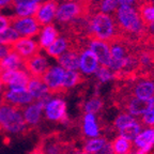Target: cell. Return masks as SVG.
Returning a JSON list of instances; mask_svg holds the SVG:
<instances>
[{
    "mask_svg": "<svg viewBox=\"0 0 154 154\" xmlns=\"http://www.w3.org/2000/svg\"><path fill=\"white\" fill-rule=\"evenodd\" d=\"M22 109L9 104L0 103V130L8 134L19 135L27 131Z\"/></svg>",
    "mask_w": 154,
    "mask_h": 154,
    "instance_id": "1",
    "label": "cell"
},
{
    "mask_svg": "<svg viewBox=\"0 0 154 154\" xmlns=\"http://www.w3.org/2000/svg\"><path fill=\"white\" fill-rule=\"evenodd\" d=\"M117 18L121 27L132 33H140L142 31V20L139 14L132 5H120L117 10Z\"/></svg>",
    "mask_w": 154,
    "mask_h": 154,
    "instance_id": "2",
    "label": "cell"
},
{
    "mask_svg": "<svg viewBox=\"0 0 154 154\" xmlns=\"http://www.w3.org/2000/svg\"><path fill=\"white\" fill-rule=\"evenodd\" d=\"M90 28L94 36L97 38V40L106 41L112 38L115 33V24L113 20L108 14L105 13H97L93 16Z\"/></svg>",
    "mask_w": 154,
    "mask_h": 154,
    "instance_id": "3",
    "label": "cell"
},
{
    "mask_svg": "<svg viewBox=\"0 0 154 154\" xmlns=\"http://www.w3.org/2000/svg\"><path fill=\"white\" fill-rule=\"evenodd\" d=\"M32 102L33 99L27 88H5L1 96V103L9 104L19 109L26 107Z\"/></svg>",
    "mask_w": 154,
    "mask_h": 154,
    "instance_id": "4",
    "label": "cell"
},
{
    "mask_svg": "<svg viewBox=\"0 0 154 154\" xmlns=\"http://www.w3.org/2000/svg\"><path fill=\"white\" fill-rule=\"evenodd\" d=\"M43 117L51 122H62L66 116V103L60 96H51L43 109Z\"/></svg>",
    "mask_w": 154,
    "mask_h": 154,
    "instance_id": "5",
    "label": "cell"
},
{
    "mask_svg": "<svg viewBox=\"0 0 154 154\" xmlns=\"http://www.w3.org/2000/svg\"><path fill=\"white\" fill-rule=\"evenodd\" d=\"M87 13H88V8L82 2L66 1L57 9L55 17L59 23H67L73 18L85 16Z\"/></svg>",
    "mask_w": 154,
    "mask_h": 154,
    "instance_id": "6",
    "label": "cell"
},
{
    "mask_svg": "<svg viewBox=\"0 0 154 154\" xmlns=\"http://www.w3.org/2000/svg\"><path fill=\"white\" fill-rule=\"evenodd\" d=\"M10 25L15 31L25 38H31L40 34L41 27H38L33 18L31 17H19L17 15L9 16Z\"/></svg>",
    "mask_w": 154,
    "mask_h": 154,
    "instance_id": "7",
    "label": "cell"
},
{
    "mask_svg": "<svg viewBox=\"0 0 154 154\" xmlns=\"http://www.w3.org/2000/svg\"><path fill=\"white\" fill-rule=\"evenodd\" d=\"M51 96L43 100H40V101L32 102L31 104H29L26 107L22 108L23 118H24V121L26 123L27 128L28 126L34 128L38 124H40V122L42 121V118H43V109L45 107L46 103L51 100Z\"/></svg>",
    "mask_w": 154,
    "mask_h": 154,
    "instance_id": "8",
    "label": "cell"
},
{
    "mask_svg": "<svg viewBox=\"0 0 154 154\" xmlns=\"http://www.w3.org/2000/svg\"><path fill=\"white\" fill-rule=\"evenodd\" d=\"M30 76L25 70L0 72V82L3 88H27Z\"/></svg>",
    "mask_w": 154,
    "mask_h": 154,
    "instance_id": "9",
    "label": "cell"
},
{
    "mask_svg": "<svg viewBox=\"0 0 154 154\" xmlns=\"http://www.w3.org/2000/svg\"><path fill=\"white\" fill-rule=\"evenodd\" d=\"M64 72L62 67L59 65H55V66H49L48 70L45 72V74L42 77V80L46 87L48 88L49 92L51 94L60 92L62 90V82H63V76H64Z\"/></svg>",
    "mask_w": 154,
    "mask_h": 154,
    "instance_id": "10",
    "label": "cell"
},
{
    "mask_svg": "<svg viewBox=\"0 0 154 154\" xmlns=\"http://www.w3.org/2000/svg\"><path fill=\"white\" fill-rule=\"evenodd\" d=\"M11 48H12V51L17 54L24 60H27L32 56L40 54L41 51L40 45L33 40L28 38H19L16 42L11 45Z\"/></svg>",
    "mask_w": 154,
    "mask_h": 154,
    "instance_id": "11",
    "label": "cell"
},
{
    "mask_svg": "<svg viewBox=\"0 0 154 154\" xmlns=\"http://www.w3.org/2000/svg\"><path fill=\"white\" fill-rule=\"evenodd\" d=\"M48 67H49V63L47 59L41 54L32 56L24 62V70L28 73L30 77L42 78L45 72L48 70Z\"/></svg>",
    "mask_w": 154,
    "mask_h": 154,
    "instance_id": "12",
    "label": "cell"
},
{
    "mask_svg": "<svg viewBox=\"0 0 154 154\" xmlns=\"http://www.w3.org/2000/svg\"><path fill=\"white\" fill-rule=\"evenodd\" d=\"M57 9L58 0H47L40 5L38 12L33 15L32 18L35 20L38 27H43L45 25L51 24V22L56 15Z\"/></svg>",
    "mask_w": 154,
    "mask_h": 154,
    "instance_id": "13",
    "label": "cell"
},
{
    "mask_svg": "<svg viewBox=\"0 0 154 154\" xmlns=\"http://www.w3.org/2000/svg\"><path fill=\"white\" fill-rule=\"evenodd\" d=\"M100 62L97 58L90 49H85L79 53V69L80 74L92 75L99 69Z\"/></svg>",
    "mask_w": 154,
    "mask_h": 154,
    "instance_id": "14",
    "label": "cell"
},
{
    "mask_svg": "<svg viewBox=\"0 0 154 154\" xmlns=\"http://www.w3.org/2000/svg\"><path fill=\"white\" fill-rule=\"evenodd\" d=\"M27 90L33 99V102L40 101V100L46 99L53 95L42 80V78H38V77H30L28 85H27Z\"/></svg>",
    "mask_w": 154,
    "mask_h": 154,
    "instance_id": "15",
    "label": "cell"
},
{
    "mask_svg": "<svg viewBox=\"0 0 154 154\" xmlns=\"http://www.w3.org/2000/svg\"><path fill=\"white\" fill-rule=\"evenodd\" d=\"M89 49L97 58L100 65L107 67V65H108L109 61L111 59L110 48H109L108 43H106L105 41H102V40H97V38L92 40L91 43H90Z\"/></svg>",
    "mask_w": 154,
    "mask_h": 154,
    "instance_id": "16",
    "label": "cell"
},
{
    "mask_svg": "<svg viewBox=\"0 0 154 154\" xmlns=\"http://www.w3.org/2000/svg\"><path fill=\"white\" fill-rule=\"evenodd\" d=\"M59 66L64 71H78L79 69V53L73 48H69L66 51L57 58Z\"/></svg>",
    "mask_w": 154,
    "mask_h": 154,
    "instance_id": "17",
    "label": "cell"
},
{
    "mask_svg": "<svg viewBox=\"0 0 154 154\" xmlns=\"http://www.w3.org/2000/svg\"><path fill=\"white\" fill-rule=\"evenodd\" d=\"M82 132L87 138H96L101 136V128L96 115L85 113L82 118Z\"/></svg>",
    "mask_w": 154,
    "mask_h": 154,
    "instance_id": "18",
    "label": "cell"
},
{
    "mask_svg": "<svg viewBox=\"0 0 154 154\" xmlns=\"http://www.w3.org/2000/svg\"><path fill=\"white\" fill-rule=\"evenodd\" d=\"M133 144L142 151H146L154 144V128H142L141 132L135 138Z\"/></svg>",
    "mask_w": 154,
    "mask_h": 154,
    "instance_id": "19",
    "label": "cell"
},
{
    "mask_svg": "<svg viewBox=\"0 0 154 154\" xmlns=\"http://www.w3.org/2000/svg\"><path fill=\"white\" fill-rule=\"evenodd\" d=\"M24 59H22L17 54L12 51L3 60L0 61V72L24 70Z\"/></svg>",
    "mask_w": 154,
    "mask_h": 154,
    "instance_id": "20",
    "label": "cell"
},
{
    "mask_svg": "<svg viewBox=\"0 0 154 154\" xmlns=\"http://www.w3.org/2000/svg\"><path fill=\"white\" fill-rule=\"evenodd\" d=\"M134 95L136 99L141 101H148L154 97V82L150 80L139 82L135 87Z\"/></svg>",
    "mask_w": 154,
    "mask_h": 154,
    "instance_id": "21",
    "label": "cell"
},
{
    "mask_svg": "<svg viewBox=\"0 0 154 154\" xmlns=\"http://www.w3.org/2000/svg\"><path fill=\"white\" fill-rule=\"evenodd\" d=\"M58 35H59V33L53 24L46 25L41 32V38H40V43H38L41 49L47 48L49 45H51L58 38Z\"/></svg>",
    "mask_w": 154,
    "mask_h": 154,
    "instance_id": "22",
    "label": "cell"
},
{
    "mask_svg": "<svg viewBox=\"0 0 154 154\" xmlns=\"http://www.w3.org/2000/svg\"><path fill=\"white\" fill-rule=\"evenodd\" d=\"M141 130H142L141 123H139L135 119L132 123H130V124L126 125L125 128H121V130L119 131V136L124 138V139L128 140V141L133 142L135 138L137 137V135L141 132Z\"/></svg>",
    "mask_w": 154,
    "mask_h": 154,
    "instance_id": "23",
    "label": "cell"
},
{
    "mask_svg": "<svg viewBox=\"0 0 154 154\" xmlns=\"http://www.w3.org/2000/svg\"><path fill=\"white\" fill-rule=\"evenodd\" d=\"M67 49H69V41L66 38H58L51 45L45 48L47 55L56 58V59L60 55H62L64 51H66Z\"/></svg>",
    "mask_w": 154,
    "mask_h": 154,
    "instance_id": "24",
    "label": "cell"
},
{
    "mask_svg": "<svg viewBox=\"0 0 154 154\" xmlns=\"http://www.w3.org/2000/svg\"><path fill=\"white\" fill-rule=\"evenodd\" d=\"M148 108H149L148 101H141V100L134 97V99H132L128 102V112L131 116H133L134 118H136V117H141Z\"/></svg>",
    "mask_w": 154,
    "mask_h": 154,
    "instance_id": "25",
    "label": "cell"
},
{
    "mask_svg": "<svg viewBox=\"0 0 154 154\" xmlns=\"http://www.w3.org/2000/svg\"><path fill=\"white\" fill-rule=\"evenodd\" d=\"M44 154H64V149L60 142L55 138H47L40 147Z\"/></svg>",
    "mask_w": 154,
    "mask_h": 154,
    "instance_id": "26",
    "label": "cell"
},
{
    "mask_svg": "<svg viewBox=\"0 0 154 154\" xmlns=\"http://www.w3.org/2000/svg\"><path fill=\"white\" fill-rule=\"evenodd\" d=\"M107 140L104 137H96V138H88L86 140L84 144V152L89 154H95L104 148L106 143H107Z\"/></svg>",
    "mask_w": 154,
    "mask_h": 154,
    "instance_id": "27",
    "label": "cell"
},
{
    "mask_svg": "<svg viewBox=\"0 0 154 154\" xmlns=\"http://www.w3.org/2000/svg\"><path fill=\"white\" fill-rule=\"evenodd\" d=\"M82 80V74L78 71H65L62 82V90H69L76 87Z\"/></svg>",
    "mask_w": 154,
    "mask_h": 154,
    "instance_id": "28",
    "label": "cell"
},
{
    "mask_svg": "<svg viewBox=\"0 0 154 154\" xmlns=\"http://www.w3.org/2000/svg\"><path fill=\"white\" fill-rule=\"evenodd\" d=\"M111 147L113 154H126L130 153L132 149V142L119 136L113 140V142H111Z\"/></svg>",
    "mask_w": 154,
    "mask_h": 154,
    "instance_id": "29",
    "label": "cell"
},
{
    "mask_svg": "<svg viewBox=\"0 0 154 154\" xmlns=\"http://www.w3.org/2000/svg\"><path fill=\"white\" fill-rule=\"evenodd\" d=\"M40 5H41L40 3L15 5L14 10H15V12H16L15 15H17V16H19V17H26V16H30V15H34L38 12Z\"/></svg>",
    "mask_w": 154,
    "mask_h": 154,
    "instance_id": "30",
    "label": "cell"
},
{
    "mask_svg": "<svg viewBox=\"0 0 154 154\" xmlns=\"http://www.w3.org/2000/svg\"><path fill=\"white\" fill-rule=\"evenodd\" d=\"M19 38V34L13 28H7L0 32V45H12Z\"/></svg>",
    "mask_w": 154,
    "mask_h": 154,
    "instance_id": "31",
    "label": "cell"
},
{
    "mask_svg": "<svg viewBox=\"0 0 154 154\" xmlns=\"http://www.w3.org/2000/svg\"><path fill=\"white\" fill-rule=\"evenodd\" d=\"M103 107V102L100 97H91L88 101L85 103L84 105V111L85 113H93V115H96Z\"/></svg>",
    "mask_w": 154,
    "mask_h": 154,
    "instance_id": "32",
    "label": "cell"
},
{
    "mask_svg": "<svg viewBox=\"0 0 154 154\" xmlns=\"http://www.w3.org/2000/svg\"><path fill=\"white\" fill-rule=\"evenodd\" d=\"M149 108L141 116L142 123L149 128H154V97L148 100Z\"/></svg>",
    "mask_w": 154,
    "mask_h": 154,
    "instance_id": "33",
    "label": "cell"
},
{
    "mask_svg": "<svg viewBox=\"0 0 154 154\" xmlns=\"http://www.w3.org/2000/svg\"><path fill=\"white\" fill-rule=\"evenodd\" d=\"M135 120V118L133 116H131L128 112H122L116 118L115 120V128L118 131H120L121 128H125L126 125H128L130 123H132Z\"/></svg>",
    "mask_w": 154,
    "mask_h": 154,
    "instance_id": "34",
    "label": "cell"
},
{
    "mask_svg": "<svg viewBox=\"0 0 154 154\" xmlns=\"http://www.w3.org/2000/svg\"><path fill=\"white\" fill-rule=\"evenodd\" d=\"M94 74L101 82H108L113 78V72H111L108 67L103 66V65H100Z\"/></svg>",
    "mask_w": 154,
    "mask_h": 154,
    "instance_id": "35",
    "label": "cell"
},
{
    "mask_svg": "<svg viewBox=\"0 0 154 154\" xmlns=\"http://www.w3.org/2000/svg\"><path fill=\"white\" fill-rule=\"evenodd\" d=\"M146 24L150 25L154 23V5H146L141 8V17Z\"/></svg>",
    "mask_w": 154,
    "mask_h": 154,
    "instance_id": "36",
    "label": "cell"
},
{
    "mask_svg": "<svg viewBox=\"0 0 154 154\" xmlns=\"http://www.w3.org/2000/svg\"><path fill=\"white\" fill-rule=\"evenodd\" d=\"M120 5H121V0H102L100 9H101L102 13L108 14V13L115 11Z\"/></svg>",
    "mask_w": 154,
    "mask_h": 154,
    "instance_id": "37",
    "label": "cell"
},
{
    "mask_svg": "<svg viewBox=\"0 0 154 154\" xmlns=\"http://www.w3.org/2000/svg\"><path fill=\"white\" fill-rule=\"evenodd\" d=\"M110 48V56L112 59H118V60H122L125 59L126 57V51L120 44H112L111 46H109Z\"/></svg>",
    "mask_w": 154,
    "mask_h": 154,
    "instance_id": "38",
    "label": "cell"
},
{
    "mask_svg": "<svg viewBox=\"0 0 154 154\" xmlns=\"http://www.w3.org/2000/svg\"><path fill=\"white\" fill-rule=\"evenodd\" d=\"M10 53H12L11 45H0V61L3 60Z\"/></svg>",
    "mask_w": 154,
    "mask_h": 154,
    "instance_id": "39",
    "label": "cell"
},
{
    "mask_svg": "<svg viewBox=\"0 0 154 154\" xmlns=\"http://www.w3.org/2000/svg\"><path fill=\"white\" fill-rule=\"evenodd\" d=\"M1 10V9H0ZM10 25V19L9 16H3V15L0 14V32L3 31L5 29L8 28V26Z\"/></svg>",
    "mask_w": 154,
    "mask_h": 154,
    "instance_id": "40",
    "label": "cell"
},
{
    "mask_svg": "<svg viewBox=\"0 0 154 154\" xmlns=\"http://www.w3.org/2000/svg\"><path fill=\"white\" fill-rule=\"evenodd\" d=\"M38 1L41 0H13V7L18 5H34V3H38Z\"/></svg>",
    "mask_w": 154,
    "mask_h": 154,
    "instance_id": "41",
    "label": "cell"
},
{
    "mask_svg": "<svg viewBox=\"0 0 154 154\" xmlns=\"http://www.w3.org/2000/svg\"><path fill=\"white\" fill-rule=\"evenodd\" d=\"M95 154H113L111 143H110V142H107V143L104 146V148H102V149Z\"/></svg>",
    "mask_w": 154,
    "mask_h": 154,
    "instance_id": "42",
    "label": "cell"
},
{
    "mask_svg": "<svg viewBox=\"0 0 154 154\" xmlns=\"http://www.w3.org/2000/svg\"><path fill=\"white\" fill-rule=\"evenodd\" d=\"M12 0H0V9L3 7H8V5H11Z\"/></svg>",
    "mask_w": 154,
    "mask_h": 154,
    "instance_id": "43",
    "label": "cell"
},
{
    "mask_svg": "<svg viewBox=\"0 0 154 154\" xmlns=\"http://www.w3.org/2000/svg\"><path fill=\"white\" fill-rule=\"evenodd\" d=\"M29 154H44V153L42 152V150L40 148H36V149H34L33 151H31Z\"/></svg>",
    "mask_w": 154,
    "mask_h": 154,
    "instance_id": "44",
    "label": "cell"
},
{
    "mask_svg": "<svg viewBox=\"0 0 154 154\" xmlns=\"http://www.w3.org/2000/svg\"><path fill=\"white\" fill-rule=\"evenodd\" d=\"M135 0H121V5H132V3L134 2Z\"/></svg>",
    "mask_w": 154,
    "mask_h": 154,
    "instance_id": "45",
    "label": "cell"
},
{
    "mask_svg": "<svg viewBox=\"0 0 154 154\" xmlns=\"http://www.w3.org/2000/svg\"><path fill=\"white\" fill-rule=\"evenodd\" d=\"M3 90H5V88H3L2 84H1V82H0V103H1V96H2Z\"/></svg>",
    "mask_w": 154,
    "mask_h": 154,
    "instance_id": "46",
    "label": "cell"
},
{
    "mask_svg": "<svg viewBox=\"0 0 154 154\" xmlns=\"http://www.w3.org/2000/svg\"><path fill=\"white\" fill-rule=\"evenodd\" d=\"M149 27H150V31H151V33H153V34H154V23L150 24V25H149Z\"/></svg>",
    "mask_w": 154,
    "mask_h": 154,
    "instance_id": "47",
    "label": "cell"
},
{
    "mask_svg": "<svg viewBox=\"0 0 154 154\" xmlns=\"http://www.w3.org/2000/svg\"><path fill=\"white\" fill-rule=\"evenodd\" d=\"M80 154H89V153H86V152H82V153H80Z\"/></svg>",
    "mask_w": 154,
    "mask_h": 154,
    "instance_id": "48",
    "label": "cell"
},
{
    "mask_svg": "<svg viewBox=\"0 0 154 154\" xmlns=\"http://www.w3.org/2000/svg\"><path fill=\"white\" fill-rule=\"evenodd\" d=\"M65 154V153H64ZM66 154H73V153H66Z\"/></svg>",
    "mask_w": 154,
    "mask_h": 154,
    "instance_id": "49",
    "label": "cell"
},
{
    "mask_svg": "<svg viewBox=\"0 0 154 154\" xmlns=\"http://www.w3.org/2000/svg\"><path fill=\"white\" fill-rule=\"evenodd\" d=\"M126 154H133V153H126Z\"/></svg>",
    "mask_w": 154,
    "mask_h": 154,
    "instance_id": "50",
    "label": "cell"
}]
</instances>
